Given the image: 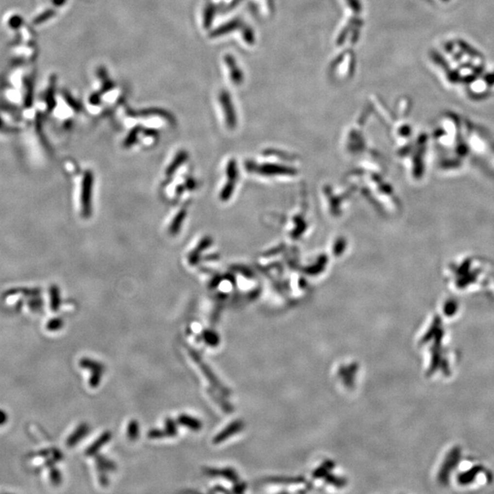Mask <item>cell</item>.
I'll list each match as a JSON object with an SVG mask.
<instances>
[{
	"label": "cell",
	"instance_id": "cell-8",
	"mask_svg": "<svg viewBox=\"0 0 494 494\" xmlns=\"http://www.w3.org/2000/svg\"><path fill=\"white\" fill-rule=\"evenodd\" d=\"M457 307H458L457 303L452 300H449L444 307V312L447 316H453L457 311Z\"/></svg>",
	"mask_w": 494,
	"mask_h": 494
},
{
	"label": "cell",
	"instance_id": "cell-7",
	"mask_svg": "<svg viewBox=\"0 0 494 494\" xmlns=\"http://www.w3.org/2000/svg\"><path fill=\"white\" fill-rule=\"evenodd\" d=\"M185 157H186V155H185V153H183V152L181 153V154H179V155L176 157V159L174 160L173 164H171V166L170 167V169L168 170V173H169V174H171V173H173V171H174V170H175L179 167V165H181V163L183 162V160L185 159Z\"/></svg>",
	"mask_w": 494,
	"mask_h": 494
},
{
	"label": "cell",
	"instance_id": "cell-1",
	"mask_svg": "<svg viewBox=\"0 0 494 494\" xmlns=\"http://www.w3.org/2000/svg\"><path fill=\"white\" fill-rule=\"evenodd\" d=\"M430 57L439 78L450 88H465L486 71L483 54L462 39L443 40L432 51Z\"/></svg>",
	"mask_w": 494,
	"mask_h": 494
},
{
	"label": "cell",
	"instance_id": "cell-2",
	"mask_svg": "<svg viewBox=\"0 0 494 494\" xmlns=\"http://www.w3.org/2000/svg\"><path fill=\"white\" fill-rule=\"evenodd\" d=\"M471 100H482L494 93V70L487 69L482 74L464 88Z\"/></svg>",
	"mask_w": 494,
	"mask_h": 494
},
{
	"label": "cell",
	"instance_id": "cell-5",
	"mask_svg": "<svg viewBox=\"0 0 494 494\" xmlns=\"http://www.w3.org/2000/svg\"><path fill=\"white\" fill-rule=\"evenodd\" d=\"M480 470H481L480 467L475 466V467L471 468V470L460 474L459 477H458L459 482L460 484H469V483H471V482L474 480V478H476V476L478 475V473L480 471Z\"/></svg>",
	"mask_w": 494,
	"mask_h": 494
},
{
	"label": "cell",
	"instance_id": "cell-3",
	"mask_svg": "<svg viewBox=\"0 0 494 494\" xmlns=\"http://www.w3.org/2000/svg\"><path fill=\"white\" fill-rule=\"evenodd\" d=\"M93 183H94L93 174L90 171H87L84 176L81 198L82 210L85 217H88L91 213V197L93 191Z\"/></svg>",
	"mask_w": 494,
	"mask_h": 494
},
{
	"label": "cell",
	"instance_id": "cell-4",
	"mask_svg": "<svg viewBox=\"0 0 494 494\" xmlns=\"http://www.w3.org/2000/svg\"><path fill=\"white\" fill-rule=\"evenodd\" d=\"M460 456V449L459 447L453 448L447 455L445 462L439 471V479L441 483H446L448 479L449 472L454 469L456 464L459 462Z\"/></svg>",
	"mask_w": 494,
	"mask_h": 494
},
{
	"label": "cell",
	"instance_id": "cell-6",
	"mask_svg": "<svg viewBox=\"0 0 494 494\" xmlns=\"http://www.w3.org/2000/svg\"><path fill=\"white\" fill-rule=\"evenodd\" d=\"M184 219V212H181L177 215V217L173 221L172 225L170 227V233L171 234H176L179 230V228L181 227V222Z\"/></svg>",
	"mask_w": 494,
	"mask_h": 494
}]
</instances>
